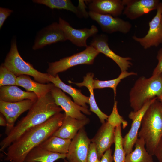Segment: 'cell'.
Wrapping results in <instances>:
<instances>
[{
    "label": "cell",
    "instance_id": "cell-31",
    "mask_svg": "<svg viewBox=\"0 0 162 162\" xmlns=\"http://www.w3.org/2000/svg\"><path fill=\"white\" fill-rule=\"evenodd\" d=\"M107 121L111 124L116 128L122 124L124 129L128 125L127 122L123 119L119 114L117 108V102L115 98L111 114L108 116Z\"/></svg>",
    "mask_w": 162,
    "mask_h": 162
},
{
    "label": "cell",
    "instance_id": "cell-28",
    "mask_svg": "<svg viewBox=\"0 0 162 162\" xmlns=\"http://www.w3.org/2000/svg\"><path fill=\"white\" fill-rule=\"evenodd\" d=\"M137 74L133 72H128L127 71L121 72L118 77L114 79L108 80H94L93 85L94 89H101L110 88L113 91L115 98L116 94V88L118 84L122 80L131 75H136Z\"/></svg>",
    "mask_w": 162,
    "mask_h": 162
},
{
    "label": "cell",
    "instance_id": "cell-18",
    "mask_svg": "<svg viewBox=\"0 0 162 162\" xmlns=\"http://www.w3.org/2000/svg\"><path fill=\"white\" fill-rule=\"evenodd\" d=\"M90 11L114 17L120 16L124 8L122 0H93L85 1Z\"/></svg>",
    "mask_w": 162,
    "mask_h": 162
},
{
    "label": "cell",
    "instance_id": "cell-7",
    "mask_svg": "<svg viewBox=\"0 0 162 162\" xmlns=\"http://www.w3.org/2000/svg\"><path fill=\"white\" fill-rule=\"evenodd\" d=\"M50 93L56 104L64 111L66 116L82 120L87 118L84 114L87 115L91 114L88 108L77 104L67 95L64 92L55 86L51 89Z\"/></svg>",
    "mask_w": 162,
    "mask_h": 162
},
{
    "label": "cell",
    "instance_id": "cell-42",
    "mask_svg": "<svg viewBox=\"0 0 162 162\" xmlns=\"http://www.w3.org/2000/svg\"></svg>",
    "mask_w": 162,
    "mask_h": 162
},
{
    "label": "cell",
    "instance_id": "cell-13",
    "mask_svg": "<svg viewBox=\"0 0 162 162\" xmlns=\"http://www.w3.org/2000/svg\"><path fill=\"white\" fill-rule=\"evenodd\" d=\"M58 23L64 32L66 40H69L73 44L80 47H86L88 46L87 39L97 34L98 32V28L94 25H92L90 28L75 29L60 17Z\"/></svg>",
    "mask_w": 162,
    "mask_h": 162
},
{
    "label": "cell",
    "instance_id": "cell-9",
    "mask_svg": "<svg viewBox=\"0 0 162 162\" xmlns=\"http://www.w3.org/2000/svg\"><path fill=\"white\" fill-rule=\"evenodd\" d=\"M36 100L26 99L22 101L10 102L0 100V112L7 122L5 134L8 135L14 127L15 122L23 113L29 110Z\"/></svg>",
    "mask_w": 162,
    "mask_h": 162
},
{
    "label": "cell",
    "instance_id": "cell-36",
    "mask_svg": "<svg viewBox=\"0 0 162 162\" xmlns=\"http://www.w3.org/2000/svg\"><path fill=\"white\" fill-rule=\"evenodd\" d=\"M113 156L112 155V150L110 148L106 150L100 159V162H113Z\"/></svg>",
    "mask_w": 162,
    "mask_h": 162
},
{
    "label": "cell",
    "instance_id": "cell-38",
    "mask_svg": "<svg viewBox=\"0 0 162 162\" xmlns=\"http://www.w3.org/2000/svg\"><path fill=\"white\" fill-rule=\"evenodd\" d=\"M7 122L4 116L1 113L0 115V125L2 126L6 127Z\"/></svg>",
    "mask_w": 162,
    "mask_h": 162
},
{
    "label": "cell",
    "instance_id": "cell-2",
    "mask_svg": "<svg viewBox=\"0 0 162 162\" xmlns=\"http://www.w3.org/2000/svg\"><path fill=\"white\" fill-rule=\"evenodd\" d=\"M63 110L57 105L50 92L38 98L5 137L1 142L0 150L2 151L28 130L39 125L54 115Z\"/></svg>",
    "mask_w": 162,
    "mask_h": 162
},
{
    "label": "cell",
    "instance_id": "cell-34",
    "mask_svg": "<svg viewBox=\"0 0 162 162\" xmlns=\"http://www.w3.org/2000/svg\"><path fill=\"white\" fill-rule=\"evenodd\" d=\"M13 12L12 10L7 8H0V29L3 26L4 22Z\"/></svg>",
    "mask_w": 162,
    "mask_h": 162
},
{
    "label": "cell",
    "instance_id": "cell-25",
    "mask_svg": "<svg viewBox=\"0 0 162 162\" xmlns=\"http://www.w3.org/2000/svg\"><path fill=\"white\" fill-rule=\"evenodd\" d=\"M71 140L52 135L39 145L44 149L61 154H67Z\"/></svg>",
    "mask_w": 162,
    "mask_h": 162
},
{
    "label": "cell",
    "instance_id": "cell-32",
    "mask_svg": "<svg viewBox=\"0 0 162 162\" xmlns=\"http://www.w3.org/2000/svg\"><path fill=\"white\" fill-rule=\"evenodd\" d=\"M99 160L96 145L91 142L87 153V162H96Z\"/></svg>",
    "mask_w": 162,
    "mask_h": 162
},
{
    "label": "cell",
    "instance_id": "cell-17",
    "mask_svg": "<svg viewBox=\"0 0 162 162\" xmlns=\"http://www.w3.org/2000/svg\"><path fill=\"white\" fill-rule=\"evenodd\" d=\"M115 128L107 121L102 124L91 142L96 145L99 159L114 143Z\"/></svg>",
    "mask_w": 162,
    "mask_h": 162
},
{
    "label": "cell",
    "instance_id": "cell-24",
    "mask_svg": "<svg viewBox=\"0 0 162 162\" xmlns=\"http://www.w3.org/2000/svg\"><path fill=\"white\" fill-rule=\"evenodd\" d=\"M66 156L67 154L51 152L39 145L28 153L24 162H54L59 159H64Z\"/></svg>",
    "mask_w": 162,
    "mask_h": 162
},
{
    "label": "cell",
    "instance_id": "cell-29",
    "mask_svg": "<svg viewBox=\"0 0 162 162\" xmlns=\"http://www.w3.org/2000/svg\"><path fill=\"white\" fill-rule=\"evenodd\" d=\"M121 125L116 127L114 133L115 150L113 155L114 162H125L126 154L124 149Z\"/></svg>",
    "mask_w": 162,
    "mask_h": 162
},
{
    "label": "cell",
    "instance_id": "cell-37",
    "mask_svg": "<svg viewBox=\"0 0 162 162\" xmlns=\"http://www.w3.org/2000/svg\"><path fill=\"white\" fill-rule=\"evenodd\" d=\"M158 162H162V138L160 141L154 152Z\"/></svg>",
    "mask_w": 162,
    "mask_h": 162
},
{
    "label": "cell",
    "instance_id": "cell-16",
    "mask_svg": "<svg viewBox=\"0 0 162 162\" xmlns=\"http://www.w3.org/2000/svg\"><path fill=\"white\" fill-rule=\"evenodd\" d=\"M124 7L123 13L130 20H134L157 9L158 0H122Z\"/></svg>",
    "mask_w": 162,
    "mask_h": 162
},
{
    "label": "cell",
    "instance_id": "cell-6",
    "mask_svg": "<svg viewBox=\"0 0 162 162\" xmlns=\"http://www.w3.org/2000/svg\"><path fill=\"white\" fill-rule=\"evenodd\" d=\"M100 53L93 46H88L83 51L59 61L48 63L47 73L55 77L58 74L80 64L91 65Z\"/></svg>",
    "mask_w": 162,
    "mask_h": 162
},
{
    "label": "cell",
    "instance_id": "cell-23",
    "mask_svg": "<svg viewBox=\"0 0 162 162\" xmlns=\"http://www.w3.org/2000/svg\"><path fill=\"white\" fill-rule=\"evenodd\" d=\"M94 75L93 73H88L83 77V81L81 82L74 83L79 87L85 86L87 88L90 93L89 104L90 105L89 110L95 114L99 118L100 122L104 123L107 121L108 116L102 112L99 108L95 100L94 93L93 82Z\"/></svg>",
    "mask_w": 162,
    "mask_h": 162
},
{
    "label": "cell",
    "instance_id": "cell-14",
    "mask_svg": "<svg viewBox=\"0 0 162 162\" xmlns=\"http://www.w3.org/2000/svg\"><path fill=\"white\" fill-rule=\"evenodd\" d=\"M107 36L104 34H96L93 36L90 45L93 46L100 53L110 58L118 65L121 72L126 71L132 65L130 61V57H124L115 53L110 48Z\"/></svg>",
    "mask_w": 162,
    "mask_h": 162
},
{
    "label": "cell",
    "instance_id": "cell-26",
    "mask_svg": "<svg viewBox=\"0 0 162 162\" xmlns=\"http://www.w3.org/2000/svg\"><path fill=\"white\" fill-rule=\"evenodd\" d=\"M134 150L127 154L125 162H154L152 155L146 149L144 140L138 138Z\"/></svg>",
    "mask_w": 162,
    "mask_h": 162
},
{
    "label": "cell",
    "instance_id": "cell-19",
    "mask_svg": "<svg viewBox=\"0 0 162 162\" xmlns=\"http://www.w3.org/2000/svg\"><path fill=\"white\" fill-rule=\"evenodd\" d=\"M90 121L88 118L79 120L65 116L61 125L53 135L72 140L78 132L88 124Z\"/></svg>",
    "mask_w": 162,
    "mask_h": 162
},
{
    "label": "cell",
    "instance_id": "cell-20",
    "mask_svg": "<svg viewBox=\"0 0 162 162\" xmlns=\"http://www.w3.org/2000/svg\"><path fill=\"white\" fill-rule=\"evenodd\" d=\"M38 99L34 93L23 91L16 86L0 87V100L15 102L26 99L36 100Z\"/></svg>",
    "mask_w": 162,
    "mask_h": 162
},
{
    "label": "cell",
    "instance_id": "cell-39",
    "mask_svg": "<svg viewBox=\"0 0 162 162\" xmlns=\"http://www.w3.org/2000/svg\"><path fill=\"white\" fill-rule=\"evenodd\" d=\"M158 99L162 103V95Z\"/></svg>",
    "mask_w": 162,
    "mask_h": 162
},
{
    "label": "cell",
    "instance_id": "cell-12",
    "mask_svg": "<svg viewBox=\"0 0 162 162\" xmlns=\"http://www.w3.org/2000/svg\"><path fill=\"white\" fill-rule=\"evenodd\" d=\"M158 98L151 100L140 110L131 112L128 115L132 121L131 127L128 132L123 137V145L126 155L133 151V146L138 139L139 129L141 126L142 118L150 105Z\"/></svg>",
    "mask_w": 162,
    "mask_h": 162
},
{
    "label": "cell",
    "instance_id": "cell-10",
    "mask_svg": "<svg viewBox=\"0 0 162 162\" xmlns=\"http://www.w3.org/2000/svg\"><path fill=\"white\" fill-rule=\"evenodd\" d=\"M91 139L84 128L71 140L66 158L68 162H87V153Z\"/></svg>",
    "mask_w": 162,
    "mask_h": 162
},
{
    "label": "cell",
    "instance_id": "cell-11",
    "mask_svg": "<svg viewBox=\"0 0 162 162\" xmlns=\"http://www.w3.org/2000/svg\"><path fill=\"white\" fill-rule=\"evenodd\" d=\"M88 14L89 16L97 22L102 31L107 33L119 32L127 34L132 28V25L130 22L118 17L101 14L90 11Z\"/></svg>",
    "mask_w": 162,
    "mask_h": 162
},
{
    "label": "cell",
    "instance_id": "cell-4",
    "mask_svg": "<svg viewBox=\"0 0 162 162\" xmlns=\"http://www.w3.org/2000/svg\"><path fill=\"white\" fill-rule=\"evenodd\" d=\"M162 95V74L149 78L142 76L135 82L129 93L130 106L134 111L140 109L148 102Z\"/></svg>",
    "mask_w": 162,
    "mask_h": 162
},
{
    "label": "cell",
    "instance_id": "cell-5",
    "mask_svg": "<svg viewBox=\"0 0 162 162\" xmlns=\"http://www.w3.org/2000/svg\"><path fill=\"white\" fill-rule=\"evenodd\" d=\"M5 66L17 76L26 75L33 77L39 83L50 82L49 74L41 73L35 69L31 64L26 62L20 56L17 47L16 39L12 40L10 50L3 63Z\"/></svg>",
    "mask_w": 162,
    "mask_h": 162
},
{
    "label": "cell",
    "instance_id": "cell-8",
    "mask_svg": "<svg viewBox=\"0 0 162 162\" xmlns=\"http://www.w3.org/2000/svg\"><path fill=\"white\" fill-rule=\"evenodd\" d=\"M156 14L148 23L149 28L146 35L142 38L134 35L133 39L144 49L157 47L162 43V3L160 2Z\"/></svg>",
    "mask_w": 162,
    "mask_h": 162
},
{
    "label": "cell",
    "instance_id": "cell-3",
    "mask_svg": "<svg viewBox=\"0 0 162 162\" xmlns=\"http://www.w3.org/2000/svg\"><path fill=\"white\" fill-rule=\"evenodd\" d=\"M138 136L142 139L146 150L152 156L162 138V103L158 98L150 105L141 121Z\"/></svg>",
    "mask_w": 162,
    "mask_h": 162
},
{
    "label": "cell",
    "instance_id": "cell-33",
    "mask_svg": "<svg viewBox=\"0 0 162 162\" xmlns=\"http://www.w3.org/2000/svg\"><path fill=\"white\" fill-rule=\"evenodd\" d=\"M156 58L158 63L153 70V76L162 74V48H160L158 51Z\"/></svg>",
    "mask_w": 162,
    "mask_h": 162
},
{
    "label": "cell",
    "instance_id": "cell-27",
    "mask_svg": "<svg viewBox=\"0 0 162 162\" xmlns=\"http://www.w3.org/2000/svg\"><path fill=\"white\" fill-rule=\"evenodd\" d=\"M36 3L43 4L51 9H64L70 11L80 18H83L78 6H76L70 0H33Z\"/></svg>",
    "mask_w": 162,
    "mask_h": 162
},
{
    "label": "cell",
    "instance_id": "cell-35",
    "mask_svg": "<svg viewBox=\"0 0 162 162\" xmlns=\"http://www.w3.org/2000/svg\"><path fill=\"white\" fill-rule=\"evenodd\" d=\"M77 6L81 13L82 17L84 18H87L89 16V15L88 12L86 10L87 7L85 1L79 0Z\"/></svg>",
    "mask_w": 162,
    "mask_h": 162
},
{
    "label": "cell",
    "instance_id": "cell-30",
    "mask_svg": "<svg viewBox=\"0 0 162 162\" xmlns=\"http://www.w3.org/2000/svg\"><path fill=\"white\" fill-rule=\"evenodd\" d=\"M17 76L2 64L0 66V87L7 86H16Z\"/></svg>",
    "mask_w": 162,
    "mask_h": 162
},
{
    "label": "cell",
    "instance_id": "cell-15",
    "mask_svg": "<svg viewBox=\"0 0 162 162\" xmlns=\"http://www.w3.org/2000/svg\"><path fill=\"white\" fill-rule=\"evenodd\" d=\"M66 40L64 32L59 24L54 22L43 28L38 32L32 49L36 50L48 45Z\"/></svg>",
    "mask_w": 162,
    "mask_h": 162
},
{
    "label": "cell",
    "instance_id": "cell-21",
    "mask_svg": "<svg viewBox=\"0 0 162 162\" xmlns=\"http://www.w3.org/2000/svg\"><path fill=\"white\" fill-rule=\"evenodd\" d=\"M54 85L52 83L42 84L32 80L29 76L22 75L17 77L16 86L22 87L28 92H33L38 98H41L50 92Z\"/></svg>",
    "mask_w": 162,
    "mask_h": 162
},
{
    "label": "cell",
    "instance_id": "cell-1",
    "mask_svg": "<svg viewBox=\"0 0 162 162\" xmlns=\"http://www.w3.org/2000/svg\"><path fill=\"white\" fill-rule=\"evenodd\" d=\"M65 116V113L59 112L26 131L8 147L5 160L24 162L31 150L53 135L61 125Z\"/></svg>",
    "mask_w": 162,
    "mask_h": 162
},
{
    "label": "cell",
    "instance_id": "cell-22",
    "mask_svg": "<svg viewBox=\"0 0 162 162\" xmlns=\"http://www.w3.org/2000/svg\"><path fill=\"white\" fill-rule=\"evenodd\" d=\"M49 80L50 82L52 83L55 86L69 94L77 104L88 108V106L87 104H89V97L82 94L81 90L65 84L61 80L58 74L55 77L49 74Z\"/></svg>",
    "mask_w": 162,
    "mask_h": 162
},
{
    "label": "cell",
    "instance_id": "cell-41",
    "mask_svg": "<svg viewBox=\"0 0 162 162\" xmlns=\"http://www.w3.org/2000/svg\"><path fill=\"white\" fill-rule=\"evenodd\" d=\"M161 22L162 23V17H161Z\"/></svg>",
    "mask_w": 162,
    "mask_h": 162
},
{
    "label": "cell",
    "instance_id": "cell-40",
    "mask_svg": "<svg viewBox=\"0 0 162 162\" xmlns=\"http://www.w3.org/2000/svg\"><path fill=\"white\" fill-rule=\"evenodd\" d=\"M100 162V160H99L97 162Z\"/></svg>",
    "mask_w": 162,
    "mask_h": 162
}]
</instances>
